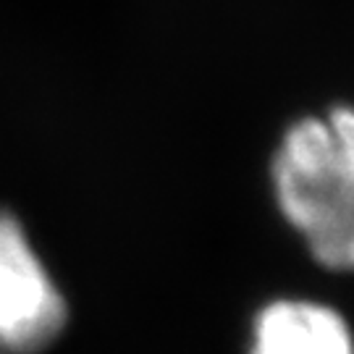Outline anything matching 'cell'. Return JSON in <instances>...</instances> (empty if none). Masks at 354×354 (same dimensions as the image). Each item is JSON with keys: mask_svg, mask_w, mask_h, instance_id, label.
<instances>
[{"mask_svg": "<svg viewBox=\"0 0 354 354\" xmlns=\"http://www.w3.org/2000/svg\"><path fill=\"white\" fill-rule=\"evenodd\" d=\"M276 205L328 270H354V108L286 129L270 163Z\"/></svg>", "mask_w": 354, "mask_h": 354, "instance_id": "6da1fadb", "label": "cell"}, {"mask_svg": "<svg viewBox=\"0 0 354 354\" xmlns=\"http://www.w3.org/2000/svg\"><path fill=\"white\" fill-rule=\"evenodd\" d=\"M68 323V304L24 226L0 210V354H39Z\"/></svg>", "mask_w": 354, "mask_h": 354, "instance_id": "7a4b0ae2", "label": "cell"}, {"mask_svg": "<svg viewBox=\"0 0 354 354\" xmlns=\"http://www.w3.org/2000/svg\"><path fill=\"white\" fill-rule=\"evenodd\" d=\"M250 354H354V333L330 304L276 299L254 317Z\"/></svg>", "mask_w": 354, "mask_h": 354, "instance_id": "3957f363", "label": "cell"}]
</instances>
